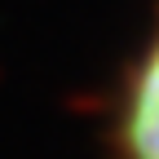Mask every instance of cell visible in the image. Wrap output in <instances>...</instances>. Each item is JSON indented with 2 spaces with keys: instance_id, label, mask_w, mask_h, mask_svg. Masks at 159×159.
<instances>
[{
  "instance_id": "obj_1",
  "label": "cell",
  "mask_w": 159,
  "mask_h": 159,
  "mask_svg": "<svg viewBox=\"0 0 159 159\" xmlns=\"http://www.w3.org/2000/svg\"><path fill=\"white\" fill-rule=\"evenodd\" d=\"M124 159H159V35L137 66L128 97H124V124H119Z\"/></svg>"
}]
</instances>
